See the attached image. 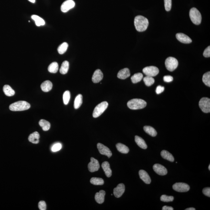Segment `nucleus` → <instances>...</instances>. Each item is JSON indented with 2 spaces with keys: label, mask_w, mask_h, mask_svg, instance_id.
<instances>
[{
  "label": "nucleus",
  "mask_w": 210,
  "mask_h": 210,
  "mask_svg": "<svg viewBox=\"0 0 210 210\" xmlns=\"http://www.w3.org/2000/svg\"><path fill=\"white\" fill-rule=\"evenodd\" d=\"M90 183L95 185H102L104 184V181L100 178L92 177L91 179Z\"/></svg>",
  "instance_id": "34"
},
{
  "label": "nucleus",
  "mask_w": 210,
  "mask_h": 210,
  "mask_svg": "<svg viewBox=\"0 0 210 210\" xmlns=\"http://www.w3.org/2000/svg\"><path fill=\"white\" fill-rule=\"evenodd\" d=\"M190 17L193 24L196 25H200L202 21V16L199 11L193 7L190 11Z\"/></svg>",
  "instance_id": "4"
},
{
  "label": "nucleus",
  "mask_w": 210,
  "mask_h": 210,
  "mask_svg": "<svg viewBox=\"0 0 210 210\" xmlns=\"http://www.w3.org/2000/svg\"><path fill=\"white\" fill-rule=\"evenodd\" d=\"M147 103L141 99H131L127 103V106L130 109L138 110L143 109L146 107Z\"/></svg>",
  "instance_id": "3"
},
{
  "label": "nucleus",
  "mask_w": 210,
  "mask_h": 210,
  "mask_svg": "<svg viewBox=\"0 0 210 210\" xmlns=\"http://www.w3.org/2000/svg\"><path fill=\"white\" fill-rule=\"evenodd\" d=\"M202 81L208 87H210V72L205 73L203 75Z\"/></svg>",
  "instance_id": "37"
},
{
  "label": "nucleus",
  "mask_w": 210,
  "mask_h": 210,
  "mask_svg": "<svg viewBox=\"0 0 210 210\" xmlns=\"http://www.w3.org/2000/svg\"><path fill=\"white\" fill-rule=\"evenodd\" d=\"M143 72L146 76L153 77L158 75L159 70V68L155 66H151L144 68Z\"/></svg>",
  "instance_id": "8"
},
{
  "label": "nucleus",
  "mask_w": 210,
  "mask_h": 210,
  "mask_svg": "<svg viewBox=\"0 0 210 210\" xmlns=\"http://www.w3.org/2000/svg\"><path fill=\"white\" fill-rule=\"evenodd\" d=\"M143 80L146 85L148 87H150L154 83V79L151 76H146L144 78Z\"/></svg>",
  "instance_id": "36"
},
{
  "label": "nucleus",
  "mask_w": 210,
  "mask_h": 210,
  "mask_svg": "<svg viewBox=\"0 0 210 210\" xmlns=\"http://www.w3.org/2000/svg\"><path fill=\"white\" fill-rule=\"evenodd\" d=\"M103 78V74L100 69L96 70L94 72L92 78V81L94 83H97L101 81Z\"/></svg>",
  "instance_id": "16"
},
{
  "label": "nucleus",
  "mask_w": 210,
  "mask_h": 210,
  "mask_svg": "<svg viewBox=\"0 0 210 210\" xmlns=\"http://www.w3.org/2000/svg\"><path fill=\"white\" fill-rule=\"evenodd\" d=\"M117 150L122 153L127 154L129 152V149L127 146L121 143H118L116 145Z\"/></svg>",
  "instance_id": "27"
},
{
  "label": "nucleus",
  "mask_w": 210,
  "mask_h": 210,
  "mask_svg": "<svg viewBox=\"0 0 210 210\" xmlns=\"http://www.w3.org/2000/svg\"><path fill=\"white\" fill-rule=\"evenodd\" d=\"M176 37L178 40L183 43L189 44L192 42L191 38L183 33H177L176 34Z\"/></svg>",
  "instance_id": "15"
},
{
  "label": "nucleus",
  "mask_w": 210,
  "mask_h": 210,
  "mask_svg": "<svg viewBox=\"0 0 210 210\" xmlns=\"http://www.w3.org/2000/svg\"><path fill=\"white\" fill-rule=\"evenodd\" d=\"M38 207L40 210H46V205L45 201H40L39 203Z\"/></svg>",
  "instance_id": "42"
},
{
  "label": "nucleus",
  "mask_w": 210,
  "mask_h": 210,
  "mask_svg": "<svg viewBox=\"0 0 210 210\" xmlns=\"http://www.w3.org/2000/svg\"><path fill=\"white\" fill-rule=\"evenodd\" d=\"M108 103L107 102L104 101L100 103L95 108L93 113V118H97L101 115L108 108Z\"/></svg>",
  "instance_id": "5"
},
{
  "label": "nucleus",
  "mask_w": 210,
  "mask_h": 210,
  "mask_svg": "<svg viewBox=\"0 0 210 210\" xmlns=\"http://www.w3.org/2000/svg\"><path fill=\"white\" fill-rule=\"evenodd\" d=\"M203 193H204V195L206 196H208V197H210V188L207 187L203 189V190H202Z\"/></svg>",
  "instance_id": "44"
},
{
  "label": "nucleus",
  "mask_w": 210,
  "mask_h": 210,
  "mask_svg": "<svg viewBox=\"0 0 210 210\" xmlns=\"http://www.w3.org/2000/svg\"><path fill=\"white\" fill-rule=\"evenodd\" d=\"M31 18L32 19H33L35 21L36 25L37 26H43V25H45V22L43 18H41L37 16V15H32Z\"/></svg>",
  "instance_id": "28"
},
{
  "label": "nucleus",
  "mask_w": 210,
  "mask_h": 210,
  "mask_svg": "<svg viewBox=\"0 0 210 210\" xmlns=\"http://www.w3.org/2000/svg\"><path fill=\"white\" fill-rule=\"evenodd\" d=\"M69 62L67 61H65L62 64L60 69V72L62 75H65L68 72L69 68Z\"/></svg>",
  "instance_id": "29"
},
{
  "label": "nucleus",
  "mask_w": 210,
  "mask_h": 210,
  "mask_svg": "<svg viewBox=\"0 0 210 210\" xmlns=\"http://www.w3.org/2000/svg\"><path fill=\"white\" fill-rule=\"evenodd\" d=\"M83 103V96L81 94L78 95L75 98L74 102V108L78 109L81 106Z\"/></svg>",
  "instance_id": "30"
},
{
  "label": "nucleus",
  "mask_w": 210,
  "mask_h": 210,
  "mask_svg": "<svg viewBox=\"0 0 210 210\" xmlns=\"http://www.w3.org/2000/svg\"><path fill=\"white\" fill-rule=\"evenodd\" d=\"M175 191L179 192H186L190 190V187L186 183H175L172 186Z\"/></svg>",
  "instance_id": "9"
},
{
  "label": "nucleus",
  "mask_w": 210,
  "mask_h": 210,
  "mask_svg": "<svg viewBox=\"0 0 210 210\" xmlns=\"http://www.w3.org/2000/svg\"><path fill=\"white\" fill-rule=\"evenodd\" d=\"M90 162L88 165V169L89 172H93L98 171L100 168L99 161L93 158H91Z\"/></svg>",
  "instance_id": "11"
},
{
  "label": "nucleus",
  "mask_w": 210,
  "mask_h": 210,
  "mask_svg": "<svg viewBox=\"0 0 210 210\" xmlns=\"http://www.w3.org/2000/svg\"><path fill=\"white\" fill-rule=\"evenodd\" d=\"M164 89L165 88L164 87L161 86H159L157 87L156 91V93L157 94H159L163 92L164 91Z\"/></svg>",
  "instance_id": "46"
},
{
  "label": "nucleus",
  "mask_w": 210,
  "mask_h": 210,
  "mask_svg": "<svg viewBox=\"0 0 210 210\" xmlns=\"http://www.w3.org/2000/svg\"><path fill=\"white\" fill-rule=\"evenodd\" d=\"M174 200L173 196H168L166 195H162L160 197V200L162 202H172Z\"/></svg>",
  "instance_id": "39"
},
{
  "label": "nucleus",
  "mask_w": 210,
  "mask_h": 210,
  "mask_svg": "<svg viewBox=\"0 0 210 210\" xmlns=\"http://www.w3.org/2000/svg\"><path fill=\"white\" fill-rule=\"evenodd\" d=\"M165 7L166 11L169 12L172 7V0H164Z\"/></svg>",
  "instance_id": "40"
},
{
  "label": "nucleus",
  "mask_w": 210,
  "mask_h": 210,
  "mask_svg": "<svg viewBox=\"0 0 210 210\" xmlns=\"http://www.w3.org/2000/svg\"><path fill=\"white\" fill-rule=\"evenodd\" d=\"M40 135L39 133L37 131H35L31 133L28 137V139L29 142L33 144H38L39 142Z\"/></svg>",
  "instance_id": "22"
},
{
  "label": "nucleus",
  "mask_w": 210,
  "mask_h": 210,
  "mask_svg": "<svg viewBox=\"0 0 210 210\" xmlns=\"http://www.w3.org/2000/svg\"><path fill=\"white\" fill-rule=\"evenodd\" d=\"M30 108V105L25 101L16 102L9 106L10 110L13 111H23L28 110Z\"/></svg>",
  "instance_id": "2"
},
{
  "label": "nucleus",
  "mask_w": 210,
  "mask_h": 210,
  "mask_svg": "<svg viewBox=\"0 0 210 210\" xmlns=\"http://www.w3.org/2000/svg\"><path fill=\"white\" fill-rule=\"evenodd\" d=\"M29 1L31 2V3H35L36 1L35 0H28Z\"/></svg>",
  "instance_id": "49"
},
{
  "label": "nucleus",
  "mask_w": 210,
  "mask_h": 210,
  "mask_svg": "<svg viewBox=\"0 0 210 210\" xmlns=\"http://www.w3.org/2000/svg\"><path fill=\"white\" fill-rule=\"evenodd\" d=\"M3 90L4 94L9 97L13 96L15 94V91L9 85H4L3 87Z\"/></svg>",
  "instance_id": "25"
},
{
  "label": "nucleus",
  "mask_w": 210,
  "mask_h": 210,
  "mask_svg": "<svg viewBox=\"0 0 210 210\" xmlns=\"http://www.w3.org/2000/svg\"><path fill=\"white\" fill-rule=\"evenodd\" d=\"M58 64L56 62L52 63L48 67V71L52 73H56L58 71Z\"/></svg>",
  "instance_id": "33"
},
{
  "label": "nucleus",
  "mask_w": 210,
  "mask_h": 210,
  "mask_svg": "<svg viewBox=\"0 0 210 210\" xmlns=\"http://www.w3.org/2000/svg\"><path fill=\"white\" fill-rule=\"evenodd\" d=\"M139 175L140 178L146 184H150L151 183V179L149 174L144 170H141L139 171Z\"/></svg>",
  "instance_id": "17"
},
{
  "label": "nucleus",
  "mask_w": 210,
  "mask_h": 210,
  "mask_svg": "<svg viewBox=\"0 0 210 210\" xmlns=\"http://www.w3.org/2000/svg\"><path fill=\"white\" fill-rule=\"evenodd\" d=\"M208 168L209 170H210V165H209Z\"/></svg>",
  "instance_id": "50"
},
{
  "label": "nucleus",
  "mask_w": 210,
  "mask_h": 210,
  "mask_svg": "<svg viewBox=\"0 0 210 210\" xmlns=\"http://www.w3.org/2000/svg\"><path fill=\"white\" fill-rule=\"evenodd\" d=\"M199 106L203 112L209 113L210 112V99L206 97L202 98L200 100Z\"/></svg>",
  "instance_id": "7"
},
{
  "label": "nucleus",
  "mask_w": 210,
  "mask_h": 210,
  "mask_svg": "<svg viewBox=\"0 0 210 210\" xmlns=\"http://www.w3.org/2000/svg\"><path fill=\"white\" fill-rule=\"evenodd\" d=\"M143 77V75L141 73H136L131 76V81L133 83H136L141 81Z\"/></svg>",
  "instance_id": "32"
},
{
  "label": "nucleus",
  "mask_w": 210,
  "mask_h": 210,
  "mask_svg": "<svg viewBox=\"0 0 210 210\" xmlns=\"http://www.w3.org/2000/svg\"><path fill=\"white\" fill-rule=\"evenodd\" d=\"M105 195L106 192L102 190L99 192L96 193L95 195V200L98 204H102L104 201Z\"/></svg>",
  "instance_id": "19"
},
{
  "label": "nucleus",
  "mask_w": 210,
  "mask_h": 210,
  "mask_svg": "<svg viewBox=\"0 0 210 210\" xmlns=\"http://www.w3.org/2000/svg\"><path fill=\"white\" fill-rule=\"evenodd\" d=\"M185 210H195L196 209L195 208H194L191 207V208H189L185 209Z\"/></svg>",
  "instance_id": "48"
},
{
  "label": "nucleus",
  "mask_w": 210,
  "mask_h": 210,
  "mask_svg": "<svg viewBox=\"0 0 210 210\" xmlns=\"http://www.w3.org/2000/svg\"><path fill=\"white\" fill-rule=\"evenodd\" d=\"M125 191V186L123 183H120L117 187L114 189L113 193L117 198H120L123 195Z\"/></svg>",
  "instance_id": "14"
},
{
  "label": "nucleus",
  "mask_w": 210,
  "mask_h": 210,
  "mask_svg": "<svg viewBox=\"0 0 210 210\" xmlns=\"http://www.w3.org/2000/svg\"><path fill=\"white\" fill-rule=\"evenodd\" d=\"M135 140L138 145L141 148L144 149V150L147 148L148 146H147L145 141L141 137L138 136H135Z\"/></svg>",
  "instance_id": "23"
},
{
  "label": "nucleus",
  "mask_w": 210,
  "mask_h": 210,
  "mask_svg": "<svg viewBox=\"0 0 210 210\" xmlns=\"http://www.w3.org/2000/svg\"><path fill=\"white\" fill-rule=\"evenodd\" d=\"M134 25L138 31L144 32L147 29L148 26L149 21L144 16L139 15L135 18Z\"/></svg>",
  "instance_id": "1"
},
{
  "label": "nucleus",
  "mask_w": 210,
  "mask_h": 210,
  "mask_svg": "<svg viewBox=\"0 0 210 210\" xmlns=\"http://www.w3.org/2000/svg\"><path fill=\"white\" fill-rule=\"evenodd\" d=\"M75 3L73 0H67L64 2L61 6V10L64 13L68 12L69 10L73 8Z\"/></svg>",
  "instance_id": "12"
},
{
  "label": "nucleus",
  "mask_w": 210,
  "mask_h": 210,
  "mask_svg": "<svg viewBox=\"0 0 210 210\" xmlns=\"http://www.w3.org/2000/svg\"><path fill=\"white\" fill-rule=\"evenodd\" d=\"M103 169L107 177H110L112 175V171L110 168V164L108 162H104L102 164Z\"/></svg>",
  "instance_id": "21"
},
{
  "label": "nucleus",
  "mask_w": 210,
  "mask_h": 210,
  "mask_svg": "<svg viewBox=\"0 0 210 210\" xmlns=\"http://www.w3.org/2000/svg\"><path fill=\"white\" fill-rule=\"evenodd\" d=\"M52 83L49 80L44 81L41 85V89L44 92H47L50 91L52 88Z\"/></svg>",
  "instance_id": "20"
},
{
  "label": "nucleus",
  "mask_w": 210,
  "mask_h": 210,
  "mask_svg": "<svg viewBox=\"0 0 210 210\" xmlns=\"http://www.w3.org/2000/svg\"><path fill=\"white\" fill-rule=\"evenodd\" d=\"M165 65L168 70L173 71L177 68L178 66V62L174 57H169L166 60Z\"/></svg>",
  "instance_id": "6"
},
{
  "label": "nucleus",
  "mask_w": 210,
  "mask_h": 210,
  "mask_svg": "<svg viewBox=\"0 0 210 210\" xmlns=\"http://www.w3.org/2000/svg\"><path fill=\"white\" fill-rule=\"evenodd\" d=\"M70 94L69 91H66L63 95V101L65 105H67L70 99Z\"/></svg>",
  "instance_id": "38"
},
{
  "label": "nucleus",
  "mask_w": 210,
  "mask_h": 210,
  "mask_svg": "<svg viewBox=\"0 0 210 210\" xmlns=\"http://www.w3.org/2000/svg\"><path fill=\"white\" fill-rule=\"evenodd\" d=\"M62 148V144L60 143H57L54 144L52 147L51 150L53 152H57L60 150Z\"/></svg>",
  "instance_id": "41"
},
{
  "label": "nucleus",
  "mask_w": 210,
  "mask_h": 210,
  "mask_svg": "<svg viewBox=\"0 0 210 210\" xmlns=\"http://www.w3.org/2000/svg\"><path fill=\"white\" fill-rule=\"evenodd\" d=\"M163 80L167 83H170L173 80V78L171 76H165L163 77Z\"/></svg>",
  "instance_id": "45"
},
{
  "label": "nucleus",
  "mask_w": 210,
  "mask_h": 210,
  "mask_svg": "<svg viewBox=\"0 0 210 210\" xmlns=\"http://www.w3.org/2000/svg\"><path fill=\"white\" fill-rule=\"evenodd\" d=\"M144 130L147 133L152 137L156 136L157 133L156 130L153 127L149 126H146L144 127Z\"/></svg>",
  "instance_id": "26"
},
{
  "label": "nucleus",
  "mask_w": 210,
  "mask_h": 210,
  "mask_svg": "<svg viewBox=\"0 0 210 210\" xmlns=\"http://www.w3.org/2000/svg\"><path fill=\"white\" fill-rule=\"evenodd\" d=\"M68 47V44L66 42L63 43L58 47V53L61 55L64 54L67 50Z\"/></svg>",
  "instance_id": "35"
},
{
  "label": "nucleus",
  "mask_w": 210,
  "mask_h": 210,
  "mask_svg": "<svg viewBox=\"0 0 210 210\" xmlns=\"http://www.w3.org/2000/svg\"><path fill=\"white\" fill-rule=\"evenodd\" d=\"M153 169L154 172L159 175H165L167 173L166 168L160 164H154L153 166Z\"/></svg>",
  "instance_id": "13"
},
{
  "label": "nucleus",
  "mask_w": 210,
  "mask_h": 210,
  "mask_svg": "<svg viewBox=\"0 0 210 210\" xmlns=\"http://www.w3.org/2000/svg\"><path fill=\"white\" fill-rule=\"evenodd\" d=\"M161 155L163 159L167 160L171 162H174V159L173 155L168 151L163 150L161 152Z\"/></svg>",
  "instance_id": "24"
},
{
  "label": "nucleus",
  "mask_w": 210,
  "mask_h": 210,
  "mask_svg": "<svg viewBox=\"0 0 210 210\" xmlns=\"http://www.w3.org/2000/svg\"><path fill=\"white\" fill-rule=\"evenodd\" d=\"M203 55L204 57H210V46H209L208 47L206 48L204 50V53H203Z\"/></svg>",
  "instance_id": "43"
},
{
  "label": "nucleus",
  "mask_w": 210,
  "mask_h": 210,
  "mask_svg": "<svg viewBox=\"0 0 210 210\" xmlns=\"http://www.w3.org/2000/svg\"><path fill=\"white\" fill-rule=\"evenodd\" d=\"M97 147L99 152L101 154L106 156L109 158H110L112 155L111 151L109 150V148L102 144L100 143L97 144Z\"/></svg>",
  "instance_id": "10"
},
{
  "label": "nucleus",
  "mask_w": 210,
  "mask_h": 210,
  "mask_svg": "<svg viewBox=\"0 0 210 210\" xmlns=\"http://www.w3.org/2000/svg\"><path fill=\"white\" fill-rule=\"evenodd\" d=\"M39 125L44 131H47L50 129L51 126L50 123L46 120H40L39 122Z\"/></svg>",
  "instance_id": "31"
},
{
  "label": "nucleus",
  "mask_w": 210,
  "mask_h": 210,
  "mask_svg": "<svg viewBox=\"0 0 210 210\" xmlns=\"http://www.w3.org/2000/svg\"><path fill=\"white\" fill-rule=\"evenodd\" d=\"M130 75V70L129 68H126L120 70L118 73L117 77L119 79H125L129 78Z\"/></svg>",
  "instance_id": "18"
},
{
  "label": "nucleus",
  "mask_w": 210,
  "mask_h": 210,
  "mask_svg": "<svg viewBox=\"0 0 210 210\" xmlns=\"http://www.w3.org/2000/svg\"><path fill=\"white\" fill-rule=\"evenodd\" d=\"M162 210H173V208L172 207H169V206H163V207H162Z\"/></svg>",
  "instance_id": "47"
}]
</instances>
